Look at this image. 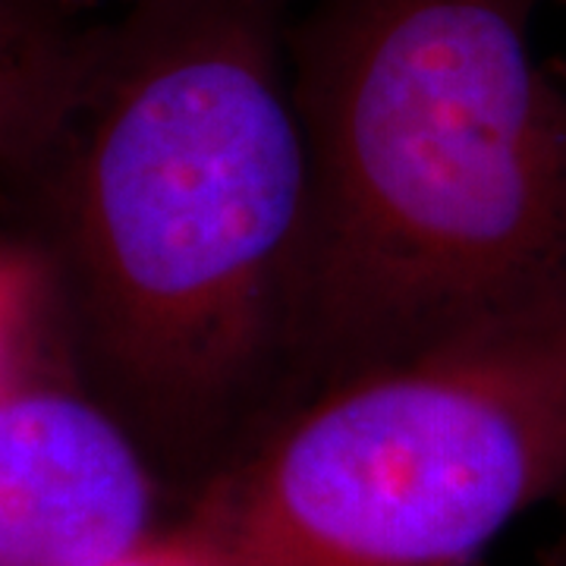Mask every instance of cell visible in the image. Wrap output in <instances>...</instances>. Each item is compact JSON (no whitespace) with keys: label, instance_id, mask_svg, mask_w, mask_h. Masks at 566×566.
Instances as JSON below:
<instances>
[{"label":"cell","instance_id":"obj_1","mask_svg":"<svg viewBox=\"0 0 566 566\" xmlns=\"http://www.w3.org/2000/svg\"><path fill=\"white\" fill-rule=\"evenodd\" d=\"M296 0H142L88 22L73 98L17 192L61 371L174 513L300 403L308 161Z\"/></svg>","mask_w":566,"mask_h":566},{"label":"cell","instance_id":"obj_2","mask_svg":"<svg viewBox=\"0 0 566 566\" xmlns=\"http://www.w3.org/2000/svg\"><path fill=\"white\" fill-rule=\"evenodd\" d=\"M551 3L566 0L293 3L300 403L566 293V80L535 48Z\"/></svg>","mask_w":566,"mask_h":566},{"label":"cell","instance_id":"obj_3","mask_svg":"<svg viewBox=\"0 0 566 566\" xmlns=\"http://www.w3.org/2000/svg\"><path fill=\"white\" fill-rule=\"evenodd\" d=\"M564 485L560 293L312 394L192 504L230 566H472Z\"/></svg>","mask_w":566,"mask_h":566},{"label":"cell","instance_id":"obj_4","mask_svg":"<svg viewBox=\"0 0 566 566\" xmlns=\"http://www.w3.org/2000/svg\"><path fill=\"white\" fill-rule=\"evenodd\" d=\"M170 516L139 447L61 368L0 394V566H111Z\"/></svg>","mask_w":566,"mask_h":566},{"label":"cell","instance_id":"obj_5","mask_svg":"<svg viewBox=\"0 0 566 566\" xmlns=\"http://www.w3.org/2000/svg\"><path fill=\"white\" fill-rule=\"evenodd\" d=\"M88 22L0 0V196L10 202L73 98Z\"/></svg>","mask_w":566,"mask_h":566},{"label":"cell","instance_id":"obj_6","mask_svg":"<svg viewBox=\"0 0 566 566\" xmlns=\"http://www.w3.org/2000/svg\"><path fill=\"white\" fill-rule=\"evenodd\" d=\"M41 346H51L57 356L44 274L32 245L7 227L0 230V394L51 371L39 368Z\"/></svg>","mask_w":566,"mask_h":566},{"label":"cell","instance_id":"obj_7","mask_svg":"<svg viewBox=\"0 0 566 566\" xmlns=\"http://www.w3.org/2000/svg\"><path fill=\"white\" fill-rule=\"evenodd\" d=\"M111 566H230L221 538L199 506L164 520L148 538Z\"/></svg>","mask_w":566,"mask_h":566},{"label":"cell","instance_id":"obj_8","mask_svg":"<svg viewBox=\"0 0 566 566\" xmlns=\"http://www.w3.org/2000/svg\"><path fill=\"white\" fill-rule=\"evenodd\" d=\"M35 3L61 13L66 20H98V17H107L114 10L133 7L142 0H35Z\"/></svg>","mask_w":566,"mask_h":566},{"label":"cell","instance_id":"obj_9","mask_svg":"<svg viewBox=\"0 0 566 566\" xmlns=\"http://www.w3.org/2000/svg\"><path fill=\"white\" fill-rule=\"evenodd\" d=\"M554 506H557V528L547 538V545L538 551V557H535L532 566H566V485L554 497Z\"/></svg>","mask_w":566,"mask_h":566}]
</instances>
